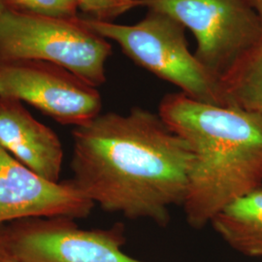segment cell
<instances>
[{"instance_id":"obj_3","label":"cell","mask_w":262,"mask_h":262,"mask_svg":"<svg viewBox=\"0 0 262 262\" xmlns=\"http://www.w3.org/2000/svg\"><path fill=\"white\" fill-rule=\"evenodd\" d=\"M86 28L116 42L124 55L181 93L202 102L223 105L220 80L189 51L178 20L155 10L134 25H119L81 18Z\"/></svg>"},{"instance_id":"obj_5","label":"cell","mask_w":262,"mask_h":262,"mask_svg":"<svg viewBox=\"0 0 262 262\" xmlns=\"http://www.w3.org/2000/svg\"><path fill=\"white\" fill-rule=\"evenodd\" d=\"M140 7L164 13L189 29L197 59L219 80L262 41L250 0H140Z\"/></svg>"},{"instance_id":"obj_1","label":"cell","mask_w":262,"mask_h":262,"mask_svg":"<svg viewBox=\"0 0 262 262\" xmlns=\"http://www.w3.org/2000/svg\"><path fill=\"white\" fill-rule=\"evenodd\" d=\"M72 136L70 181L94 205L162 226L183 205L191 151L159 113L134 107L99 114Z\"/></svg>"},{"instance_id":"obj_6","label":"cell","mask_w":262,"mask_h":262,"mask_svg":"<svg viewBox=\"0 0 262 262\" xmlns=\"http://www.w3.org/2000/svg\"><path fill=\"white\" fill-rule=\"evenodd\" d=\"M2 233L20 262H143L122 252V229H82L66 216L15 221Z\"/></svg>"},{"instance_id":"obj_15","label":"cell","mask_w":262,"mask_h":262,"mask_svg":"<svg viewBox=\"0 0 262 262\" xmlns=\"http://www.w3.org/2000/svg\"><path fill=\"white\" fill-rule=\"evenodd\" d=\"M250 1H251L253 10L255 11V13L258 17L262 28V0H250Z\"/></svg>"},{"instance_id":"obj_9","label":"cell","mask_w":262,"mask_h":262,"mask_svg":"<svg viewBox=\"0 0 262 262\" xmlns=\"http://www.w3.org/2000/svg\"><path fill=\"white\" fill-rule=\"evenodd\" d=\"M0 146L41 178L59 182L63 162L60 140L19 100L0 97Z\"/></svg>"},{"instance_id":"obj_13","label":"cell","mask_w":262,"mask_h":262,"mask_svg":"<svg viewBox=\"0 0 262 262\" xmlns=\"http://www.w3.org/2000/svg\"><path fill=\"white\" fill-rule=\"evenodd\" d=\"M78 9L86 14L89 19L99 21L114 19L140 7V0H74Z\"/></svg>"},{"instance_id":"obj_10","label":"cell","mask_w":262,"mask_h":262,"mask_svg":"<svg viewBox=\"0 0 262 262\" xmlns=\"http://www.w3.org/2000/svg\"><path fill=\"white\" fill-rule=\"evenodd\" d=\"M210 225L236 252L262 258V186L225 207Z\"/></svg>"},{"instance_id":"obj_8","label":"cell","mask_w":262,"mask_h":262,"mask_svg":"<svg viewBox=\"0 0 262 262\" xmlns=\"http://www.w3.org/2000/svg\"><path fill=\"white\" fill-rule=\"evenodd\" d=\"M95 206L69 180L52 183L0 146V226L29 219H84Z\"/></svg>"},{"instance_id":"obj_7","label":"cell","mask_w":262,"mask_h":262,"mask_svg":"<svg viewBox=\"0 0 262 262\" xmlns=\"http://www.w3.org/2000/svg\"><path fill=\"white\" fill-rule=\"evenodd\" d=\"M0 97L27 102L74 126L90 122L102 109L95 86L61 66L40 60L0 63Z\"/></svg>"},{"instance_id":"obj_4","label":"cell","mask_w":262,"mask_h":262,"mask_svg":"<svg viewBox=\"0 0 262 262\" xmlns=\"http://www.w3.org/2000/svg\"><path fill=\"white\" fill-rule=\"evenodd\" d=\"M111 54L108 40L86 28L80 17L55 19L0 8V63L47 61L97 88L106 81L105 63Z\"/></svg>"},{"instance_id":"obj_14","label":"cell","mask_w":262,"mask_h":262,"mask_svg":"<svg viewBox=\"0 0 262 262\" xmlns=\"http://www.w3.org/2000/svg\"><path fill=\"white\" fill-rule=\"evenodd\" d=\"M0 262H20L6 243L2 233V225L0 226Z\"/></svg>"},{"instance_id":"obj_16","label":"cell","mask_w":262,"mask_h":262,"mask_svg":"<svg viewBox=\"0 0 262 262\" xmlns=\"http://www.w3.org/2000/svg\"><path fill=\"white\" fill-rule=\"evenodd\" d=\"M4 5H3V3H2V0H0V8H2Z\"/></svg>"},{"instance_id":"obj_12","label":"cell","mask_w":262,"mask_h":262,"mask_svg":"<svg viewBox=\"0 0 262 262\" xmlns=\"http://www.w3.org/2000/svg\"><path fill=\"white\" fill-rule=\"evenodd\" d=\"M5 7L42 17L76 19L78 7L74 0H2Z\"/></svg>"},{"instance_id":"obj_11","label":"cell","mask_w":262,"mask_h":262,"mask_svg":"<svg viewBox=\"0 0 262 262\" xmlns=\"http://www.w3.org/2000/svg\"><path fill=\"white\" fill-rule=\"evenodd\" d=\"M220 84L225 106L262 119V41L220 80Z\"/></svg>"},{"instance_id":"obj_2","label":"cell","mask_w":262,"mask_h":262,"mask_svg":"<svg viewBox=\"0 0 262 262\" xmlns=\"http://www.w3.org/2000/svg\"><path fill=\"white\" fill-rule=\"evenodd\" d=\"M159 114L191 151L182 205L191 227H205L225 207L261 187V118L181 92L165 95Z\"/></svg>"}]
</instances>
